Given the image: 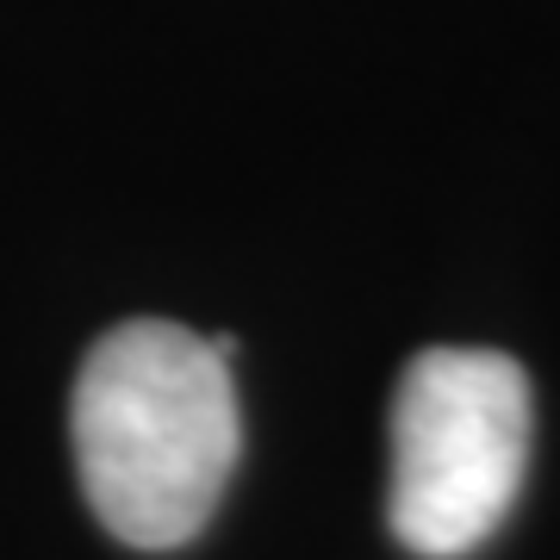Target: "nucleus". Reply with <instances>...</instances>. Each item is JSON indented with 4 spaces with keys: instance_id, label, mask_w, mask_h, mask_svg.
<instances>
[{
    "instance_id": "f257e3e1",
    "label": "nucleus",
    "mask_w": 560,
    "mask_h": 560,
    "mask_svg": "<svg viewBox=\"0 0 560 560\" xmlns=\"http://www.w3.org/2000/svg\"><path fill=\"white\" fill-rule=\"evenodd\" d=\"M231 337L138 318L106 330L75 374L69 436L94 517L131 548H180L212 523L243 418Z\"/></svg>"
},
{
    "instance_id": "f03ea898",
    "label": "nucleus",
    "mask_w": 560,
    "mask_h": 560,
    "mask_svg": "<svg viewBox=\"0 0 560 560\" xmlns=\"http://www.w3.org/2000/svg\"><path fill=\"white\" fill-rule=\"evenodd\" d=\"M529 374L499 349H423L393 399V536L423 560L474 555L517 504Z\"/></svg>"
}]
</instances>
